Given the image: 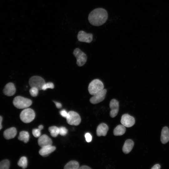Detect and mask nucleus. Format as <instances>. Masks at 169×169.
Listing matches in <instances>:
<instances>
[{
	"instance_id": "f257e3e1",
	"label": "nucleus",
	"mask_w": 169,
	"mask_h": 169,
	"mask_svg": "<svg viewBox=\"0 0 169 169\" xmlns=\"http://www.w3.org/2000/svg\"><path fill=\"white\" fill-rule=\"evenodd\" d=\"M108 18L107 11L104 8H99L95 9L90 13L88 19L92 25L98 26L105 23Z\"/></svg>"
},
{
	"instance_id": "f03ea898",
	"label": "nucleus",
	"mask_w": 169,
	"mask_h": 169,
	"mask_svg": "<svg viewBox=\"0 0 169 169\" xmlns=\"http://www.w3.org/2000/svg\"><path fill=\"white\" fill-rule=\"evenodd\" d=\"M104 89L103 82L100 79H95L92 80L89 84L88 90L89 93L94 95Z\"/></svg>"
},
{
	"instance_id": "7ed1b4c3",
	"label": "nucleus",
	"mask_w": 169,
	"mask_h": 169,
	"mask_svg": "<svg viewBox=\"0 0 169 169\" xmlns=\"http://www.w3.org/2000/svg\"><path fill=\"white\" fill-rule=\"evenodd\" d=\"M13 105L17 108L23 109L27 108L32 104V101L29 99L18 96L15 97L13 100Z\"/></svg>"
},
{
	"instance_id": "20e7f679",
	"label": "nucleus",
	"mask_w": 169,
	"mask_h": 169,
	"mask_svg": "<svg viewBox=\"0 0 169 169\" xmlns=\"http://www.w3.org/2000/svg\"><path fill=\"white\" fill-rule=\"evenodd\" d=\"M35 113L33 110L30 108H25L20 113L21 120L25 123H28L32 121L35 118Z\"/></svg>"
},
{
	"instance_id": "39448f33",
	"label": "nucleus",
	"mask_w": 169,
	"mask_h": 169,
	"mask_svg": "<svg viewBox=\"0 0 169 169\" xmlns=\"http://www.w3.org/2000/svg\"><path fill=\"white\" fill-rule=\"evenodd\" d=\"M73 54L76 59L77 65L80 67L84 65L87 60L86 54L78 48L75 49Z\"/></svg>"
},
{
	"instance_id": "423d86ee",
	"label": "nucleus",
	"mask_w": 169,
	"mask_h": 169,
	"mask_svg": "<svg viewBox=\"0 0 169 169\" xmlns=\"http://www.w3.org/2000/svg\"><path fill=\"white\" fill-rule=\"evenodd\" d=\"M67 122L71 125H78L80 123L81 118L77 112L70 111L68 112V116L66 118Z\"/></svg>"
},
{
	"instance_id": "0eeeda50",
	"label": "nucleus",
	"mask_w": 169,
	"mask_h": 169,
	"mask_svg": "<svg viewBox=\"0 0 169 169\" xmlns=\"http://www.w3.org/2000/svg\"><path fill=\"white\" fill-rule=\"evenodd\" d=\"M45 82L43 78L38 76H33L29 80V84L31 87H34L39 90L42 89V87Z\"/></svg>"
},
{
	"instance_id": "6e6552de",
	"label": "nucleus",
	"mask_w": 169,
	"mask_h": 169,
	"mask_svg": "<svg viewBox=\"0 0 169 169\" xmlns=\"http://www.w3.org/2000/svg\"><path fill=\"white\" fill-rule=\"evenodd\" d=\"M107 90L104 89L101 91L93 95L90 100V102L92 104H96L103 101L105 97Z\"/></svg>"
},
{
	"instance_id": "1a4fd4ad",
	"label": "nucleus",
	"mask_w": 169,
	"mask_h": 169,
	"mask_svg": "<svg viewBox=\"0 0 169 169\" xmlns=\"http://www.w3.org/2000/svg\"><path fill=\"white\" fill-rule=\"evenodd\" d=\"M135 118L128 114L123 115L120 120L122 125L127 127H130L133 126L135 123Z\"/></svg>"
},
{
	"instance_id": "9d476101",
	"label": "nucleus",
	"mask_w": 169,
	"mask_h": 169,
	"mask_svg": "<svg viewBox=\"0 0 169 169\" xmlns=\"http://www.w3.org/2000/svg\"><path fill=\"white\" fill-rule=\"evenodd\" d=\"M93 35L91 33H87L83 31H79L77 35V38L80 42L90 43L93 40Z\"/></svg>"
},
{
	"instance_id": "9b49d317",
	"label": "nucleus",
	"mask_w": 169,
	"mask_h": 169,
	"mask_svg": "<svg viewBox=\"0 0 169 169\" xmlns=\"http://www.w3.org/2000/svg\"><path fill=\"white\" fill-rule=\"evenodd\" d=\"M109 106L111 110L110 115L112 118L115 117L118 112L119 106V102L115 99H113L110 101Z\"/></svg>"
},
{
	"instance_id": "f8f14e48",
	"label": "nucleus",
	"mask_w": 169,
	"mask_h": 169,
	"mask_svg": "<svg viewBox=\"0 0 169 169\" xmlns=\"http://www.w3.org/2000/svg\"><path fill=\"white\" fill-rule=\"evenodd\" d=\"M16 91V88L13 83L9 82L5 86L3 90L4 94L6 96H10L14 95Z\"/></svg>"
},
{
	"instance_id": "ddd939ff",
	"label": "nucleus",
	"mask_w": 169,
	"mask_h": 169,
	"mask_svg": "<svg viewBox=\"0 0 169 169\" xmlns=\"http://www.w3.org/2000/svg\"><path fill=\"white\" fill-rule=\"evenodd\" d=\"M38 143L40 147H42L48 146L52 145V141L51 138L47 135L44 134L39 137Z\"/></svg>"
},
{
	"instance_id": "4468645a",
	"label": "nucleus",
	"mask_w": 169,
	"mask_h": 169,
	"mask_svg": "<svg viewBox=\"0 0 169 169\" xmlns=\"http://www.w3.org/2000/svg\"><path fill=\"white\" fill-rule=\"evenodd\" d=\"M109 130L108 126L104 123L99 124L96 129V134L98 136H105Z\"/></svg>"
},
{
	"instance_id": "2eb2a0df",
	"label": "nucleus",
	"mask_w": 169,
	"mask_h": 169,
	"mask_svg": "<svg viewBox=\"0 0 169 169\" xmlns=\"http://www.w3.org/2000/svg\"><path fill=\"white\" fill-rule=\"evenodd\" d=\"M56 147L52 145L48 146L41 147L39 151V153L43 156H47L54 151Z\"/></svg>"
},
{
	"instance_id": "dca6fc26",
	"label": "nucleus",
	"mask_w": 169,
	"mask_h": 169,
	"mask_svg": "<svg viewBox=\"0 0 169 169\" xmlns=\"http://www.w3.org/2000/svg\"><path fill=\"white\" fill-rule=\"evenodd\" d=\"M17 130L15 128L12 127L5 130L3 132L4 138L9 140L14 138L16 135Z\"/></svg>"
},
{
	"instance_id": "f3484780",
	"label": "nucleus",
	"mask_w": 169,
	"mask_h": 169,
	"mask_svg": "<svg viewBox=\"0 0 169 169\" xmlns=\"http://www.w3.org/2000/svg\"><path fill=\"white\" fill-rule=\"evenodd\" d=\"M161 141L163 144L166 143L169 141V129L167 126L163 127L162 129Z\"/></svg>"
},
{
	"instance_id": "a211bd4d",
	"label": "nucleus",
	"mask_w": 169,
	"mask_h": 169,
	"mask_svg": "<svg viewBox=\"0 0 169 169\" xmlns=\"http://www.w3.org/2000/svg\"><path fill=\"white\" fill-rule=\"evenodd\" d=\"M134 146L133 141L131 139L125 141L122 148L123 152L125 154L129 153L132 149Z\"/></svg>"
},
{
	"instance_id": "6ab92c4d",
	"label": "nucleus",
	"mask_w": 169,
	"mask_h": 169,
	"mask_svg": "<svg viewBox=\"0 0 169 169\" xmlns=\"http://www.w3.org/2000/svg\"><path fill=\"white\" fill-rule=\"evenodd\" d=\"M125 127L122 125H119L114 129L113 134L115 136H121L125 133Z\"/></svg>"
},
{
	"instance_id": "aec40b11",
	"label": "nucleus",
	"mask_w": 169,
	"mask_h": 169,
	"mask_svg": "<svg viewBox=\"0 0 169 169\" xmlns=\"http://www.w3.org/2000/svg\"><path fill=\"white\" fill-rule=\"evenodd\" d=\"M29 134L28 132L22 131L20 132L18 138L19 140L27 143L29 141Z\"/></svg>"
},
{
	"instance_id": "412c9836",
	"label": "nucleus",
	"mask_w": 169,
	"mask_h": 169,
	"mask_svg": "<svg viewBox=\"0 0 169 169\" xmlns=\"http://www.w3.org/2000/svg\"><path fill=\"white\" fill-rule=\"evenodd\" d=\"M79 168V163L75 161H71L67 163L64 168L65 169H78Z\"/></svg>"
},
{
	"instance_id": "4be33fe9",
	"label": "nucleus",
	"mask_w": 169,
	"mask_h": 169,
	"mask_svg": "<svg viewBox=\"0 0 169 169\" xmlns=\"http://www.w3.org/2000/svg\"><path fill=\"white\" fill-rule=\"evenodd\" d=\"M49 131L51 135L53 137H56L59 134V128L56 126H51L49 127Z\"/></svg>"
},
{
	"instance_id": "5701e85b",
	"label": "nucleus",
	"mask_w": 169,
	"mask_h": 169,
	"mask_svg": "<svg viewBox=\"0 0 169 169\" xmlns=\"http://www.w3.org/2000/svg\"><path fill=\"white\" fill-rule=\"evenodd\" d=\"M18 165L21 167L22 168L25 169L27 167L28 161L27 158L25 156L21 157L18 162Z\"/></svg>"
},
{
	"instance_id": "b1692460",
	"label": "nucleus",
	"mask_w": 169,
	"mask_h": 169,
	"mask_svg": "<svg viewBox=\"0 0 169 169\" xmlns=\"http://www.w3.org/2000/svg\"><path fill=\"white\" fill-rule=\"evenodd\" d=\"M10 162L7 159H5L0 162V169H8L9 168Z\"/></svg>"
},
{
	"instance_id": "393cba45",
	"label": "nucleus",
	"mask_w": 169,
	"mask_h": 169,
	"mask_svg": "<svg viewBox=\"0 0 169 169\" xmlns=\"http://www.w3.org/2000/svg\"><path fill=\"white\" fill-rule=\"evenodd\" d=\"M39 90L36 87H32L29 90L30 95L33 97L37 96Z\"/></svg>"
},
{
	"instance_id": "a878e982",
	"label": "nucleus",
	"mask_w": 169,
	"mask_h": 169,
	"mask_svg": "<svg viewBox=\"0 0 169 169\" xmlns=\"http://www.w3.org/2000/svg\"><path fill=\"white\" fill-rule=\"evenodd\" d=\"M54 88V85L53 83L50 82L45 83L42 87V90H45L48 88L53 89Z\"/></svg>"
},
{
	"instance_id": "bb28decb",
	"label": "nucleus",
	"mask_w": 169,
	"mask_h": 169,
	"mask_svg": "<svg viewBox=\"0 0 169 169\" xmlns=\"http://www.w3.org/2000/svg\"><path fill=\"white\" fill-rule=\"evenodd\" d=\"M41 131L38 128L34 129L32 130V133L33 136L35 137H39L41 136Z\"/></svg>"
},
{
	"instance_id": "cd10ccee",
	"label": "nucleus",
	"mask_w": 169,
	"mask_h": 169,
	"mask_svg": "<svg viewBox=\"0 0 169 169\" xmlns=\"http://www.w3.org/2000/svg\"><path fill=\"white\" fill-rule=\"evenodd\" d=\"M59 134L62 136H64L66 135L68 132L67 129L64 127L61 126L59 127Z\"/></svg>"
},
{
	"instance_id": "c85d7f7f",
	"label": "nucleus",
	"mask_w": 169,
	"mask_h": 169,
	"mask_svg": "<svg viewBox=\"0 0 169 169\" xmlns=\"http://www.w3.org/2000/svg\"><path fill=\"white\" fill-rule=\"evenodd\" d=\"M85 137L86 141L88 142H90L92 140V137L90 134L87 133L85 135Z\"/></svg>"
},
{
	"instance_id": "c756f323",
	"label": "nucleus",
	"mask_w": 169,
	"mask_h": 169,
	"mask_svg": "<svg viewBox=\"0 0 169 169\" xmlns=\"http://www.w3.org/2000/svg\"><path fill=\"white\" fill-rule=\"evenodd\" d=\"M60 114L62 116L66 118L68 116V112L65 110H63L60 111Z\"/></svg>"
},
{
	"instance_id": "7c9ffc66",
	"label": "nucleus",
	"mask_w": 169,
	"mask_h": 169,
	"mask_svg": "<svg viewBox=\"0 0 169 169\" xmlns=\"http://www.w3.org/2000/svg\"><path fill=\"white\" fill-rule=\"evenodd\" d=\"M56 107L58 108H60L62 107V105L59 102H58L56 101H54Z\"/></svg>"
},
{
	"instance_id": "2f4dec72",
	"label": "nucleus",
	"mask_w": 169,
	"mask_h": 169,
	"mask_svg": "<svg viewBox=\"0 0 169 169\" xmlns=\"http://www.w3.org/2000/svg\"><path fill=\"white\" fill-rule=\"evenodd\" d=\"M161 168L160 165L159 164H156L154 165L151 169H160Z\"/></svg>"
},
{
	"instance_id": "473e14b6",
	"label": "nucleus",
	"mask_w": 169,
	"mask_h": 169,
	"mask_svg": "<svg viewBox=\"0 0 169 169\" xmlns=\"http://www.w3.org/2000/svg\"><path fill=\"white\" fill-rule=\"evenodd\" d=\"M79 169H91V168L88 166H85V165H83L79 167Z\"/></svg>"
},
{
	"instance_id": "72a5a7b5",
	"label": "nucleus",
	"mask_w": 169,
	"mask_h": 169,
	"mask_svg": "<svg viewBox=\"0 0 169 169\" xmlns=\"http://www.w3.org/2000/svg\"><path fill=\"white\" fill-rule=\"evenodd\" d=\"M2 120H3V118L1 116H0V130L2 128Z\"/></svg>"
},
{
	"instance_id": "f704fd0d",
	"label": "nucleus",
	"mask_w": 169,
	"mask_h": 169,
	"mask_svg": "<svg viewBox=\"0 0 169 169\" xmlns=\"http://www.w3.org/2000/svg\"><path fill=\"white\" fill-rule=\"evenodd\" d=\"M44 126L42 125H40L38 126V128L40 130H41L43 129Z\"/></svg>"
}]
</instances>
